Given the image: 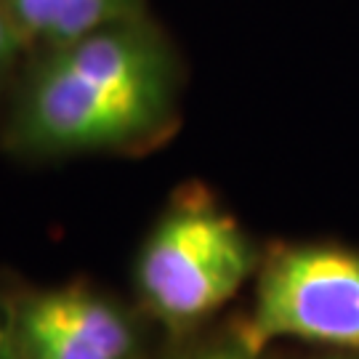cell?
Here are the masks:
<instances>
[{"label":"cell","mask_w":359,"mask_h":359,"mask_svg":"<svg viewBox=\"0 0 359 359\" xmlns=\"http://www.w3.org/2000/svg\"><path fill=\"white\" fill-rule=\"evenodd\" d=\"M179 107V59L139 16L43 51L16 93L6 142L27 157L144 152L173 133Z\"/></svg>","instance_id":"1"},{"label":"cell","mask_w":359,"mask_h":359,"mask_svg":"<svg viewBox=\"0 0 359 359\" xmlns=\"http://www.w3.org/2000/svg\"><path fill=\"white\" fill-rule=\"evenodd\" d=\"M8 8L27 48L43 51L147 16L144 0H8Z\"/></svg>","instance_id":"5"},{"label":"cell","mask_w":359,"mask_h":359,"mask_svg":"<svg viewBox=\"0 0 359 359\" xmlns=\"http://www.w3.org/2000/svg\"><path fill=\"white\" fill-rule=\"evenodd\" d=\"M184 359H258L253 351H248L245 344L240 338H234L229 344H221V346H208V348H200V351H194L189 357Z\"/></svg>","instance_id":"7"},{"label":"cell","mask_w":359,"mask_h":359,"mask_svg":"<svg viewBox=\"0 0 359 359\" xmlns=\"http://www.w3.org/2000/svg\"><path fill=\"white\" fill-rule=\"evenodd\" d=\"M237 338L256 357L285 338L359 354V253L322 243L271 250Z\"/></svg>","instance_id":"3"},{"label":"cell","mask_w":359,"mask_h":359,"mask_svg":"<svg viewBox=\"0 0 359 359\" xmlns=\"http://www.w3.org/2000/svg\"><path fill=\"white\" fill-rule=\"evenodd\" d=\"M8 359H139L136 322L83 283L32 290L0 311Z\"/></svg>","instance_id":"4"},{"label":"cell","mask_w":359,"mask_h":359,"mask_svg":"<svg viewBox=\"0 0 359 359\" xmlns=\"http://www.w3.org/2000/svg\"><path fill=\"white\" fill-rule=\"evenodd\" d=\"M258 266L261 253L240 221L192 189L154 221L133 280L149 317L170 333H187L226 306Z\"/></svg>","instance_id":"2"},{"label":"cell","mask_w":359,"mask_h":359,"mask_svg":"<svg viewBox=\"0 0 359 359\" xmlns=\"http://www.w3.org/2000/svg\"><path fill=\"white\" fill-rule=\"evenodd\" d=\"M25 40L19 35V29L11 19V8L8 0H0V83L8 77V72L13 69L19 53L25 51Z\"/></svg>","instance_id":"6"},{"label":"cell","mask_w":359,"mask_h":359,"mask_svg":"<svg viewBox=\"0 0 359 359\" xmlns=\"http://www.w3.org/2000/svg\"><path fill=\"white\" fill-rule=\"evenodd\" d=\"M0 359H8V348H6V335H3V325H0Z\"/></svg>","instance_id":"8"},{"label":"cell","mask_w":359,"mask_h":359,"mask_svg":"<svg viewBox=\"0 0 359 359\" xmlns=\"http://www.w3.org/2000/svg\"><path fill=\"white\" fill-rule=\"evenodd\" d=\"M322 359H359V354H346V351H341V354H330V357H322Z\"/></svg>","instance_id":"9"}]
</instances>
